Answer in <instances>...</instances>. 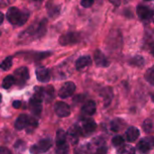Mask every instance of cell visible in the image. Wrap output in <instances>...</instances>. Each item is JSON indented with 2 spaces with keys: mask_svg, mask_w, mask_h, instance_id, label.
<instances>
[{
  "mask_svg": "<svg viewBox=\"0 0 154 154\" xmlns=\"http://www.w3.org/2000/svg\"><path fill=\"white\" fill-rule=\"evenodd\" d=\"M47 32V20L42 19L41 21L34 22L25 31L21 32L19 40L22 42H32L43 37Z\"/></svg>",
  "mask_w": 154,
  "mask_h": 154,
  "instance_id": "6da1fadb",
  "label": "cell"
},
{
  "mask_svg": "<svg viewBox=\"0 0 154 154\" xmlns=\"http://www.w3.org/2000/svg\"><path fill=\"white\" fill-rule=\"evenodd\" d=\"M30 13L26 10H20L14 6H11L6 13V18L8 22L13 25L22 26L29 19Z\"/></svg>",
  "mask_w": 154,
  "mask_h": 154,
  "instance_id": "7a4b0ae2",
  "label": "cell"
},
{
  "mask_svg": "<svg viewBox=\"0 0 154 154\" xmlns=\"http://www.w3.org/2000/svg\"><path fill=\"white\" fill-rule=\"evenodd\" d=\"M80 40H81V35L79 32H67L61 35L59 38V43L62 46L73 45V44L79 43Z\"/></svg>",
  "mask_w": 154,
  "mask_h": 154,
  "instance_id": "3957f363",
  "label": "cell"
},
{
  "mask_svg": "<svg viewBox=\"0 0 154 154\" xmlns=\"http://www.w3.org/2000/svg\"><path fill=\"white\" fill-rule=\"evenodd\" d=\"M88 151L91 154H106L107 148L105 144V141L101 138H95L88 145Z\"/></svg>",
  "mask_w": 154,
  "mask_h": 154,
  "instance_id": "277c9868",
  "label": "cell"
},
{
  "mask_svg": "<svg viewBox=\"0 0 154 154\" xmlns=\"http://www.w3.org/2000/svg\"><path fill=\"white\" fill-rule=\"evenodd\" d=\"M79 127L81 134L84 136H88L97 129V124L92 118H86L80 122V126L79 125Z\"/></svg>",
  "mask_w": 154,
  "mask_h": 154,
  "instance_id": "5b68a950",
  "label": "cell"
},
{
  "mask_svg": "<svg viewBox=\"0 0 154 154\" xmlns=\"http://www.w3.org/2000/svg\"><path fill=\"white\" fill-rule=\"evenodd\" d=\"M51 146H52V142L51 139H49V138L42 139L31 148V152L32 154L46 152L47 151H49L51 149Z\"/></svg>",
  "mask_w": 154,
  "mask_h": 154,
  "instance_id": "8992f818",
  "label": "cell"
},
{
  "mask_svg": "<svg viewBox=\"0 0 154 154\" xmlns=\"http://www.w3.org/2000/svg\"><path fill=\"white\" fill-rule=\"evenodd\" d=\"M136 13L138 17L144 23H150L153 17V11L143 5H139L136 8Z\"/></svg>",
  "mask_w": 154,
  "mask_h": 154,
  "instance_id": "52a82bcc",
  "label": "cell"
},
{
  "mask_svg": "<svg viewBox=\"0 0 154 154\" xmlns=\"http://www.w3.org/2000/svg\"><path fill=\"white\" fill-rule=\"evenodd\" d=\"M29 70L26 67H21L14 71V81L19 85H23L29 79Z\"/></svg>",
  "mask_w": 154,
  "mask_h": 154,
  "instance_id": "ba28073f",
  "label": "cell"
},
{
  "mask_svg": "<svg viewBox=\"0 0 154 154\" xmlns=\"http://www.w3.org/2000/svg\"><path fill=\"white\" fill-rule=\"evenodd\" d=\"M75 90H76V85L73 82H71V81L66 82L60 88V89L59 91V97H61V98L69 97L74 94Z\"/></svg>",
  "mask_w": 154,
  "mask_h": 154,
  "instance_id": "9c48e42d",
  "label": "cell"
},
{
  "mask_svg": "<svg viewBox=\"0 0 154 154\" xmlns=\"http://www.w3.org/2000/svg\"><path fill=\"white\" fill-rule=\"evenodd\" d=\"M80 135H81V133H80L79 125H74L69 128V130H68V140L69 141V143L72 145H75L78 143Z\"/></svg>",
  "mask_w": 154,
  "mask_h": 154,
  "instance_id": "30bf717a",
  "label": "cell"
},
{
  "mask_svg": "<svg viewBox=\"0 0 154 154\" xmlns=\"http://www.w3.org/2000/svg\"><path fill=\"white\" fill-rule=\"evenodd\" d=\"M54 110L60 117H68L70 115V107L64 102H57L54 106Z\"/></svg>",
  "mask_w": 154,
  "mask_h": 154,
  "instance_id": "8fae6325",
  "label": "cell"
},
{
  "mask_svg": "<svg viewBox=\"0 0 154 154\" xmlns=\"http://www.w3.org/2000/svg\"><path fill=\"white\" fill-rule=\"evenodd\" d=\"M46 10L51 18H56L60 14L61 7L60 5L56 4L53 1H49L46 4Z\"/></svg>",
  "mask_w": 154,
  "mask_h": 154,
  "instance_id": "7c38bea8",
  "label": "cell"
},
{
  "mask_svg": "<svg viewBox=\"0 0 154 154\" xmlns=\"http://www.w3.org/2000/svg\"><path fill=\"white\" fill-rule=\"evenodd\" d=\"M36 78L38 79V81L42 82V83H46L49 82L51 79V74L48 69L44 68V67H40L36 69Z\"/></svg>",
  "mask_w": 154,
  "mask_h": 154,
  "instance_id": "4fadbf2b",
  "label": "cell"
},
{
  "mask_svg": "<svg viewBox=\"0 0 154 154\" xmlns=\"http://www.w3.org/2000/svg\"><path fill=\"white\" fill-rule=\"evenodd\" d=\"M94 59H95L96 65L97 67H108L109 66L108 60L106 59V57L105 56V54L100 50H97L95 51Z\"/></svg>",
  "mask_w": 154,
  "mask_h": 154,
  "instance_id": "5bb4252c",
  "label": "cell"
},
{
  "mask_svg": "<svg viewBox=\"0 0 154 154\" xmlns=\"http://www.w3.org/2000/svg\"><path fill=\"white\" fill-rule=\"evenodd\" d=\"M125 140L129 143H133V142H135L139 136H140V131L136 128V127H129L125 134Z\"/></svg>",
  "mask_w": 154,
  "mask_h": 154,
  "instance_id": "9a60e30c",
  "label": "cell"
},
{
  "mask_svg": "<svg viewBox=\"0 0 154 154\" xmlns=\"http://www.w3.org/2000/svg\"><path fill=\"white\" fill-rule=\"evenodd\" d=\"M81 111L84 115L86 116H93L96 111H97V106H96V103L93 101V100H89L88 102H86L84 104V106H82L81 108Z\"/></svg>",
  "mask_w": 154,
  "mask_h": 154,
  "instance_id": "2e32d148",
  "label": "cell"
},
{
  "mask_svg": "<svg viewBox=\"0 0 154 154\" xmlns=\"http://www.w3.org/2000/svg\"><path fill=\"white\" fill-rule=\"evenodd\" d=\"M91 62H92V60H91L90 56H88V55L81 56L76 60L75 66H76V69L78 70H80V69H83L84 68L89 66L91 64Z\"/></svg>",
  "mask_w": 154,
  "mask_h": 154,
  "instance_id": "e0dca14e",
  "label": "cell"
},
{
  "mask_svg": "<svg viewBox=\"0 0 154 154\" xmlns=\"http://www.w3.org/2000/svg\"><path fill=\"white\" fill-rule=\"evenodd\" d=\"M136 148H137V151H138L141 154H147L151 150H152V143H151L148 140L143 139V140L140 141V142L137 143Z\"/></svg>",
  "mask_w": 154,
  "mask_h": 154,
  "instance_id": "ac0fdd59",
  "label": "cell"
},
{
  "mask_svg": "<svg viewBox=\"0 0 154 154\" xmlns=\"http://www.w3.org/2000/svg\"><path fill=\"white\" fill-rule=\"evenodd\" d=\"M29 107L31 109V112L36 116H39L42 113V102H39V101H36L34 99H31L30 100V104H29Z\"/></svg>",
  "mask_w": 154,
  "mask_h": 154,
  "instance_id": "d6986e66",
  "label": "cell"
},
{
  "mask_svg": "<svg viewBox=\"0 0 154 154\" xmlns=\"http://www.w3.org/2000/svg\"><path fill=\"white\" fill-rule=\"evenodd\" d=\"M28 119H29V117L26 115H23H23H20L18 116V118L16 119L15 123H14L15 129L21 131L23 128H25L26 125H27V123H28Z\"/></svg>",
  "mask_w": 154,
  "mask_h": 154,
  "instance_id": "ffe728a7",
  "label": "cell"
},
{
  "mask_svg": "<svg viewBox=\"0 0 154 154\" xmlns=\"http://www.w3.org/2000/svg\"><path fill=\"white\" fill-rule=\"evenodd\" d=\"M44 98V88H35L33 96H32V99L42 102V99Z\"/></svg>",
  "mask_w": 154,
  "mask_h": 154,
  "instance_id": "44dd1931",
  "label": "cell"
},
{
  "mask_svg": "<svg viewBox=\"0 0 154 154\" xmlns=\"http://www.w3.org/2000/svg\"><path fill=\"white\" fill-rule=\"evenodd\" d=\"M67 134L63 130H59L56 134V145H60L66 143Z\"/></svg>",
  "mask_w": 154,
  "mask_h": 154,
  "instance_id": "7402d4cb",
  "label": "cell"
},
{
  "mask_svg": "<svg viewBox=\"0 0 154 154\" xmlns=\"http://www.w3.org/2000/svg\"><path fill=\"white\" fill-rule=\"evenodd\" d=\"M123 126H124V122L121 119H115L114 121L111 122L110 129L113 132H118L122 129Z\"/></svg>",
  "mask_w": 154,
  "mask_h": 154,
  "instance_id": "603a6c76",
  "label": "cell"
},
{
  "mask_svg": "<svg viewBox=\"0 0 154 154\" xmlns=\"http://www.w3.org/2000/svg\"><path fill=\"white\" fill-rule=\"evenodd\" d=\"M135 153V150L133 146L131 145H123L122 147H120L117 151V154H134Z\"/></svg>",
  "mask_w": 154,
  "mask_h": 154,
  "instance_id": "cb8c5ba5",
  "label": "cell"
},
{
  "mask_svg": "<svg viewBox=\"0 0 154 154\" xmlns=\"http://www.w3.org/2000/svg\"><path fill=\"white\" fill-rule=\"evenodd\" d=\"M130 64L136 67H143L145 64V60L143 56H135L130 60Z\"/></svg>",
  "mask_w": 154,
  "mask_h": 154,
  "instance_id": "d4e9b609",
  "label": "cell"
},
{
  "mask_svg": "<svg viewBox=\"0 0 154 154\" xmlns=\"http://www.w3.org/2000/svg\"><path fill=\"white\" fill-rule=\"evenodd\" d=\"M12 64H13V58L11 56H8L2 61V63L0 64V68L3 70L7 71L12 67Z\"/></svg>",
  "mask_w": 154,
  "mask_h": 154,
  "instance_id": "484cf974",
  "label": "cell"
},
{
  "mask_svg": "<svg viewBox=\"0 0 154 154\" xmlns=\"http://www.w3.org/2000/svg\"><path fill=\"white\" fill-rule=\"evenodd\" d=\"M14 76H7L3 80V83H2V87L5 88V89H8L10 88L14 84Z\"/></svg>",
  "mask_w": 154,
  "mask_h": 154,
  "instance_id": "4316f807",
  "label": "cell"
},
{
  "mask_svg": "<svg viewBox=\"0 0 154 154\" xmlns=\"http://www.w3.org/2000/svg\"><path fill=\"white\" fill-rule=\"evenodd\" d=\"M143 129L145 133L149 134V133H152V129H153V124H152V121L151 119H146L143 124Z\"/></svg>",
  "mask_w": 154,
  "mask_h": 154,
  "instance_id": "83f0119b",
  "label": "cell"
},
{
  "mask_svg": "<svg viewBox=\"0 0 154 154\" xmlns=\"http://www.w3.org/2000/svg\"><path fill=\"white\" fill-rule=\"evenodd\" d=\"M145 79L151 84V85H153L154 84V68L152 67L150 68L147 72L145 73Z\"/></svg>",
  "mask_w": 154,
  "mask_h": 154,
  "instance_id": "f1b7e54d",
  "label": "cell"
},
{
  "mask_svg": "<svg viewBox=\"0 0 154 154\" xmlns=\"http://www.w3.org/2000/svg\"><path fill=\"white\" fill-rule=\"evenodd\" d=\"M56 153L69 154V145L67 144V143H63V144H60V145H57Z\"/></svg>",
  "mask_w": 154,
  "mask_h": 154,
  "instance_id": "f546056e",
  "label": "cell"
},
{
  "mask_svg": "<svg viewBox=\"0 0 154 154\" xmlns=\"http://www.w3.org/2000/svg\"><path fill=\"white\" fill-rule=\"evenodd\" d=\"M38 125V122L34 119V118H32V119H28V123H27V125L25 128H27V132L30 133L31 131H32L34 128H36Z\"/></svg>",
  "mask_w": 154,
  "mask_h": 154,
  "instance_id": "4dcf8cb0",
  "label": "cell"
},
{
  "mask_svg": "<svg viewBox=\"0 0 154 154\" xmlns=\"http://www.w3.org/2000/svg\"><path fill=\"white\" fill-rule=\"evenodd\" d=\"M124 142H125L124 138L122 136H120V135H116V136H115L112 139L113 145L114 146H116V147H120L121 145H123L124 144Z\"/></svg>",
  "mask_w": 154,
  "mask_h": 154,
  "instance_id": "1f68e13d",
  "label": "cell"
},
{
  "mask_svg": "<svg viewBox=\"0 0 154 154\" xmlns=\"http://www.w3.org/2000/svg\"><path fill=\"white\" fill-rule=\"evenodd\" d=\"M88 149L86 146H79L77 147L74 151V154H88Z\"/></svg>",
  "mask_w": 154,
  "mask_h": 154,
  "instance_id": "d6a6232c",
  "label": "cell"
},
{
  "mask_svg": "<svg viewBox=\"0 0 154 154\" xmlns=\"http://www.w3.org/2000/svg\"><path fill=\"white\" fill-rule=\"evenodd\" d=\"M94 2H95V0H81L80 4H81V5L83 7L88 8V7H91L94 5Z\"/></svg>",
  "mask_w": 154,
  "mask_h": 154,
  "instance_id": "836d02e7",
  "label": "cell"
},
{
  "mask_svg": "<svg viewBox=\"0 0 154 154\" xmlns=\"http://www.w3.org/2000/svg\"><path fill=\"white\" fill-rule=\"evenodd\" d=\"M0 154H11L10 151L5 148V147H1L0 148Z\"/></svg>",
  "mask_w": 154,
  "mask_h": 154,
  "instance_id": "e575fe53",
  "label": "cell"
},
{
  "mask_svg": "<svg viewBox=\"0 0 154 154\" xmlns=\"http://www.w3.org/2000/svg\"><path fill=\"white\" fill-rule=\"evenodd\" d=\"M108 1L116 6H119L121 5V0H108Z\"/></svg>",
  "mask_w": 154,
  "mask_h": 154,
  "instance_id": "d590c367",
  "label": "cell"
},
{
  "mask_svg": "<svg viewBox=\"0 0 154 154\" xmlns=\"http://www.w3.org/2000/svg\"><path fill=\"white\" fill-rule=\"evenodd\" d=\"M13 106H14V108H20V106H21V101H19V100L14 101Z\"/></svg>",
  "mask_w": 154,
  "mask_h": 154,
  "instance_id": "8d00e7d4",
  "label": "cell"
},
{
  "mask_svg": "<svg viewBox=\"0 0 154 154\" xmlns=\"http://www.w3.org/2000/svg\"><path fill=\"white\" fill-rule=\"evenodd\" d=\"M3 22H4V14L0 12V25L3 23Z\"/></svg>",
  "mask_w": 154,
  "mask_h": 154,
  "instance_id": "74e56055",
  "label": "cell"
},
{
  "mask_svg": "<svg viewBox=\"0 0 154 154\" xmlns=\"http://www.w3.org/2000/svg\"><path fill=\"white\" fill-rule=\"evenodd\" d=\"M1 103H2V95L0 94V106H1Z\"/></svg>",
  "mask_w": 154,
  "mask_h": 154,
  "instance_id": "f35d334b",
  "label": "cell"
},
{
  "mask_svg": "<svg viewBox=\"0 0 154 154\" xmlns=\"http://www.w3.org/2000/svg\"><path fill=\"white\" fill-rule=\"evenodd\" d=\"M32 1H35V2H42V1H43V0H32Z\"/></svg>",
  "mask_w": 154,
  "mask_h": 154,
  "instance_id": "ab89813d",
  "label": "cell"
},
{
  "mask_svg": "<svg viewBox=\"0 0 154 154\" xmlns=\"http://www.w3.org/2000/svg\"><path fill=\"white\" fill-rule=\"evenodd\" d=\"M146 1H152V0H146Z\"/></svg>",
  "mask_w": 154,
  "mask_h": 154,
  "instance_id": "60d3db41",
  "label": "cell"
},
{
  "mask_svg": "<svg viewBox=\"0 0 154 154\" xmlns=\"http://www.w3.org/2000/svg\"><path fill=\"white\" fill-rule=\"evenodd\" d=\"M0 34H1V32H0Z\"/></svg>",
  "mask_w": 154,
  "mask_h": 154,
  "instance_id": "b9f144b4",
  "label": "cell"
}]
</instances>
